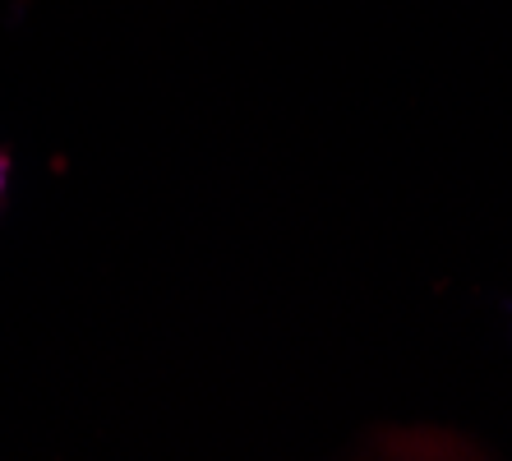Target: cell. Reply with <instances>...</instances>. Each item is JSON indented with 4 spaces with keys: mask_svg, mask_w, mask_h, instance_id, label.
I'll list each match as a JSON object with an SVG mask.
<instances>
[{
    "mask_svg": "<svg viewBox=\"0 0 512 461\" xmlns=\"http://www.w3.org/2000/svg\"><path fill=\"white\" fill-rule=\"evenodd\" d=\"M0 185H5V157H0Z\"/></svg>",
    "mask_w": 512,
    "mask_h": 461,
    "instance_id": "cell-1",
    "label": "cell"
}]
</instances>
